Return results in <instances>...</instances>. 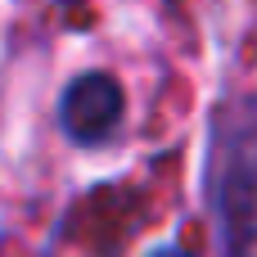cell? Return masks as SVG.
I'll use <instances>...</instances> for the list:
<instances>
[{"instance_id": "1", "label": "cell", "mask_w": 257, "mask_h": 257, "mask_svg": "<svg viewBox=\"0 0 257 257\" xmlns=\"http://www.w3.org/2000/svg\"><path fill=\"white\" fill-rule=\"evenodd\" d=\"M203 194L221 257H257V90H235L212 108Z\"/></svg>"}, {"instance_id": "2", "label": "cell", "mask_w": 257, "mask_h": 257, "mask_svg": "<svg viewBox=\"0 0 257 257\" xmlns=\"http://www.w3.org/2000/svg\"><path fill=\"white\" fill-rule=\"evenodd\" d=\"M122 113H126V90L113 72L104 68H90V72H77L63 95H59V131L77 145V149H99L117 136L122 126Z\"/></svg>"}, {"instance_id": "3", "label": "cell", "mask_w": 257, "mask_h": 257, "mask_svg": "<svg viewBox=\"0 0 257 257\" xmlns=\"http://www.w3.org/2000/svg\"><path fill=\"white\" fill-rule=\"evenodd\" d=\"M145 257H194L190 248H181V244H158V248H149Z\"/></svg>"}]
</instances>
